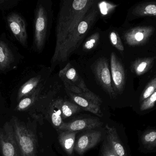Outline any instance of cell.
<instances>
[{"label":"cell","mask_w":156,"mask_h":156,"mask_svg":"<svg viewBox=\"0 0 156 156\" xmlns=\"http://www.w3.org/2000/svg\"><path fill=\"white\" fill-rule=\"evenodd\" d=\"M51 6L45 1L37 2L35 10L33 48L35 52L43 51L49 38L52 24Z\"/></svg>","instance_id":"obj_2"},{"label":"cell","mask_w":156,"mask_h":156,"mask_svg":"<svg viewBox=\"0 0 156 156\" xmlns=\"http://www.w3.org/2000/svg\"><path fill=\"white\" fill-rule=\"evenodd\" d=\"M155 58H139L132 63L131 70L137 76H141L150 70L154 65Z\"/></svg>","instance_id":"obj_17"},{"label":"cell","mask_w":156,"mask_h":156,"mask_svg":"<svg viewBox=\"0 0 156 156\" xmlns=\"http://www.w3.org/2000/svg\"><path fill=\"white\" fill-rule=\"evenodd\" d=\"M42 76L37 75L19 85L17 91L16 100L18 102L21 100L34 93L42 85Z\"/></svg>","instance_id":"obj_13"},{"label":"cell","mask_w":156,"mask_h":156,"mask_svg":"<svg viewBox=\"0 0 156 156\" xmlns=\"http://www.w3.org/2000/svg\"><path fill=\"white\" fill-rule=\"evenodd\" d=\"M96 2L93 0H64L60 3L55 27V51L51 59V70L69 59L71 44L80 31V22Z\"/></svg>","instance_id":"obj_1"},{"label":"cell","mask_w":156,"mask_h":156,"mask_svg":"<svg viewBox=\"0 0 156 156\" xmlns=\"http://www.w3.org/2000/svg\"><path fill=\"white\" fill-rule=\"evenodd\" d=\"M102 124V122L97 118H84L75 120L70 122H64L58 130L61 131L78 132L94 129L100 127Z\"/></svg>","instance_id":"obj_11"},{"label":"cell","mask_w":156,"mask_h":156,"mask_svg":"<svg viewBox=\"0 0 156 156\" xmlns=\"http://www.w3.org/2000/svg\"><path fill=\"white\" fill-rule=\"evenodd\" d=\"M102 156H118L115 153L111 146L107 143L105 142L103 143L102 150Z\"/></svg>","instance_id":"obj_29"},{"label":"cell","mask_w":156,"mask_h":156,"mask_svg":"<svg viewBox=\"0 0 156 156\" xmlns=\"http://www.w3.org/2000/svg\"><path fill=\"white\" fill-rule=\"evenodd\" d=\"M59 77L64 82L66 90L72 92L75 89L79 88L85 92L90 91L83 80L70 63H68L63 69L59 71Z\"/></svg>","instance_id":"obj_8"},{"label":"cell","mask_w":156,"mask_h":156,"mask_svg":"<svg viewBox=\"0 0 156 156\" xmlns=\"http://www.w3.org/2000/svg\"><path fill=\"white\" fill-rule=\"evenodd\" d=\"M42 88V85H41L34 93L21 100L16 106V110L18 111H23L31 106L38 97Z\"/></svg>","instance_id":"obj_22"},{"label":"cell","mask_w":156,"mask_h":156,"mask_svg":"<svg viewBox=\"0 0 156 156\" xmlns=\"http://www.w3.org/2000/svg\"><path fill=\"white\" fill-rule=\"evenodd\" d=\"M137 16H156V2H146L136 5L133 11Z\"/></svg>","instance_id":"obj_18"},{"label":"cell","mask_w":156,"mask_h":156,"mask_svg":"<svg viewBox=\"0 0 156 156\" xmlns=\"http://www.w3.org/2000/svg\"><path fill=\"white\" fill-rule=\"evenodd\" d=\"M19 2L18 0H0V12L13 8L18 4Z\"/></svg>","instance_id":"obj_28"},{"label":"cell","mask_w":156,"mask_h":156,"mask_svg":"<svg viewBox=\"0 0 156 156\" xmlns=\"http://www.w3.org/2000/svg\"><path fill=\"white\" fill-rule=\"evenodd\" d=\"M78 132L62 131L58 135L59 143L68 155H72L75 146V139Z\"/></svg>","instance_id":"obj_16"},{"label":"cell","mask_w":156,"mask_h":156,"mask_svg":"<svg viewBox=\"0 0 156 156\" xmlns=\"http://www.w3.org/2000/svg\"><path fill=\"white\" fill-rule=\"evenodd\" d=\"M110 39L112 44L119 51H123L124 47L122 43L121 38L117 32L113 31L110 33Z\"/></svg>","instance_id":"obj_27"},{"label":"cell","mask_w":156,"mask_h":156,"mask_svg":"<svg viewBox=\"0 0 156 156\" xmlns=\"http://www.w3.org/2000/svg\"><path fill=\"white\" fill-rule=\"evenodd\" d=\"M156 102V89L147 99L142 102L140 110L142 111L150 110L154 106Z\"/></svg>","instance_id":"obj_26"},{"label":"cell","mask_w":156,"mask_h":156,"mask_svg":"<svg viewBox=\"0 0 156 156\" xmlns=\"http://www.w3.org/2000/svg\"><path fill=\"white\" fill-rule=\"evenodd\" d=\"M62 100H57L52 105L51 109V117L52 123L58 129L63 123L61 104Z\"/></svg>","instance_id":"obj_19"},{"label":"cell","mask_w":156,"mask_h":156,"mask_svg":"<svg viewBox=\"0 0 156 156\" xmlns=\"http://www.w3.org/2000/svg\"><path fill=\"white\" fill-rule=\"evenodd\" d=\"M93 72L96 79L104 90L111 98L116 97L114 89L108 60L105 58H101L94 63Z\"/></svg>","instance_id":"obj_5"},{"label":"cell","mask_w":156,"mask_h":156,"mask_svg":"<svg viewBox=\"0 0 156 156\" xmlns=\"http://www.w3.org/2000/svg\"><path fill=\"white\" fill-rule=\"evenodd\" d=\"M101 132L99 131L84 133L78 139L74 149L79 154H83L87 150L95 146L101 141Z\"/></svg>","instance_id":"obj_12"},{"label":"cell","mask_w":156,"mask_h":156,"mask_svg":"<svg viewBox=\"0 0 156 156\" xmlns=\"http://www.w3.org/2000/svg\"><path fill=\"white\" fill-rule=\"evenodd\" d=\"M11 122L21 156H37L36 141L33 132L16 117Z\"/></svg>","instance_id":"obj_3"},{"label":"cell","mask_w":156,"mask_h":156,"mask_svg":"<svg viewBox=\"0 0 156 156\" xmlns=\"http://www.w3.org/2000/svg\"><path fill=\"white\" fill-rule=\"evenodd\" d=\"M23 58L18 49L6 37L0 35V73H7L16 68Z\"/></svg>","instance_id":"obj_4"},{"label":"cell","mask_w":156,"mask_h":156,"mask_svg":"<svg viewBox=\"0 0 156 156\" xmlns=\"http://www.w3.org/2000/svg\"><path fill=\"white\" fill-rule=\"evenodd\" d=\"M0 150L2 156H21L11 122L0 128Z\"/></svg>","instance_id":"obj_6"},{"label":"cell","mask_w":156,"mask_h":156,"mask_svg":"<svg viewBox=\"0 0 156 156\" xmlns=\"http://www.w3.org/2000/svg\"><path fill=\"white\" fill-rule=\"evenodd\" d=\"M111 69L114 89L115 93H122L125 86V71L123 66L114 52H112L111 55Z\"/></svg>","instance_id":"obj_10"},{"label":"cell","mask_w":156,"mask_h":156,"mask_svg":"<svg viewBox=\"0 0 156 156\" xmlns=\"http://www.w3.org/2000/svg\"><path fill=\"white\" fill-rule=\"evenodd\" d=\"M156 89V77L147 85L141 95L140 101L143 102L147 99Z\"/></svg>","instance_id":"obj_25"},{"label":"cell","mask_w":156,"mask_h":156,"mask_svg":"<svg viewBox=\"0 0 156 156\" xmlns=\"http://www.w3.org/2000/svg\"><path fill=\"white\" fill-rule=\"evenodd\" d=\"M0 97H1V95H0ZM0 98H1V97H0Z\"/></svg>","instance_id":"obj_30"},{"label":"cell","mask_w":156,"mask_h":156,"mask_svg":"<svg viewBox=\"0 0 156 156\" xmlns=\"http://www.w3.org/2000/svg\"><path fill=\"white\" fill-rule=\"evenodd\" d=\"M107 143L118 156H128L115 127L105 125Z\"/></svg>","instance_id":"obj_14"},{"label":"cell","mask_w":156,"mask_h":156,"mask_svg":"<svg viewBox=\"0 0 156 156\" xmlns=\"http://www.w3.org/2000/svg\"><path fill=\"white\" fill-rule=\"evenodd\" d=\"M141 142L145 148L153 150L156 147V130L146 132L141 136Z\"/></svg>","instance_id":"obj_21"},{"label":"cell","mask_w":156,"mask_h":156,"mask_svg":"<svg viewBox=\"0 0 156 156\" xmlns=\"http://www.w3.org/2000/svg\"><path fill=\"white\" fill-rule=\"evenodd\" d=\"M66 91L69 96L71 98V100L81 108L84 111L90 112L95 115H97V116L100 117L102 116L100 105L88 99L83 98L68 91Z\"/></svg>","instance_id":"obj_15"},{"label":"cell","mask_w":156,"mask_h":156,"mask_svg":"<svg viewBox=\"0 0 156 156\" xmlns=\"http://www.w3.org/2000/svg\"><path fill=\"white\" fill-rule=\"evenodd\" d=\"M61 110L63 119H66L79 112L81 109L75 103L68 100H63L61 104Z\"/></svg>","instance_id":"obj_20"},{"label":"cell","mask_w":156,"mask_h":156,"mask_svg":"<svg viewBox=\"0 0 156 156\" xmlns=\"http://www.w3.org/2000/svg\"><path fill=\"white\" fill-rule=\"evenodd\" d=\"M117 5L108 2L103 1L98 4V9L103 16H107L113 12L117 6Z\"/></svg>","instance_id":"obj_23"},{"label":"cell","mask_w":156,"mask_h":156,"mask_svg":"<svg viewBox=\"0 0 156 156\" xmlns=\"http://www.w3.org/2000/svg\"><path fill=\"white\" fill-rule=\"evenodd\" d=\"M152 26H138L129 29L124 35L126 43L130 46H140L147 43L154 34Z\"/></svg>","instance_id":"obj_9"},{"label":"cell","mask_w":156,"mask_h":156,"mask_svg":"<svg viewBox=\"0 0 156 156\" xmlns=\"http://www.w3.org/2000/svg\"><path fill=\"white\" fill-rule=\"evenodd\" d=\"M8 27L15 38L24 47H27V25L24 17L17 12H12L6 16Z\"/></svg>","instance_id":"obj_7"},{"label":"cell","mask_w":156,"mask_h":156,"mask_svg":"<svg viewBox=\"0 0 156 156\" xmlns=\"http://www.w3.org/2000/svg\"><path fill=\"white\" fill-rule=\"evenodd\" d=\"M100 38V34L98 32L91 35L83 44V49L86 50L93 49L99 42Z\"/></svg>","instance_id":"obj_24"}]
</instances>
